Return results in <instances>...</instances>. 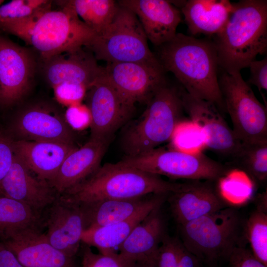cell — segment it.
Instances as JSON below:
<instances>
[{"instance_id":"obj_1","label":"cell","mask_w":267,"mask_h":267,"mask_svg":"<svg viewBox=\"0 0 267 267\" xmlns=\"http://www.w3.org/2000/svg\"><path fill=\"white\" fill-rule=\"evenodd\" d=\"M156 47L154 54L164 71L172 73L187 93L213 103L222 113L226 112L213 41L177 33L171 41Z\"/></svg>"},{"instance_id":"obj_2","label":"cell","mask_w":267,"mask_h":267,"mask_svg":"<svg viewBox=\"0 0 267 267\" xmlns=\"http://www.w3.org/2000/svg\"><path fill=\"white\" fill-rule=\"evenodd\" d=\"M213 41L219 66L226 72L248 67L267 51V0H241Z\"/></svg>"},{"instance_id":"obj_3","label":"cell","mask_w":267,"mask_h":267,"mask_svg":"<svg viewBox=\"0 0 267 267\" xmlns=\"http://www.w3.org/2000/svg\"><path fill=\"white\" fill-rule=\"evenodd\" d=\"M181 184L165 180L160 176L118 162L100 165L86 180L60 196L79 204L170 193L178 190Z\"/></svg>"},{"instance_id":"obj_4","label":"cell","mask_w":267,"mask_h":267,"mask_svg":"<svg viewBox=\"0 0 267 267\" xmlns=\"http://www.w3.org/2000/svg\"><path fill=\"white\" fill-rule=\"evenodd\" d=\"M141 117L126 130L122 147L126 157L137 156L170 141L183 118L180 91L167 83L159 88L146 104Z\"/></svg>"},{"instance_id":"obj_5","label":"cell","mask_w":267,"mask_h":267,"mask_svg":"<svg viewBox=\"0 0 267 267\" xmlns=\"http://www.w3.org/2000/svg\"><path fill=\"white\" fill-rule=\"evenodd\" d=\"M180 241L202 263L214 266L227 261L237 245L241 219L237 210L225 207L178 225Z\"/></svg>"},{"instance_id":"obj_6","label":"cell","mask_w":267,"mask_h":267,"mask_svg":"<svg viewBox=\"0 0 267 267\" xmlns=\"http://www.w3.org/2000/svg\"><path fill=\"white\" fill-rule=\"evenodd\" d=\"M147 41L135 14L118 3L111 23L86 48L97 60H104L107 63L141 62L160 65Z\"/></svg>"},{"instance_id":"obj_7","label":"cell","mask_w":267,"mask_h":267,"mask_svg":"<svg viewBox=\"0 0 267 267\" xmlns=\"http://www.w3.org/2000/svg\"><path fill=\"white\" fill-rule=\"evenodd\" d=\"M57 2L61 8L45 12L25 41L39 53L41 60L65 51L87 47L96 36L64 0Z\"/></svg>"},{"instance_id":"obj_8","label":"cell","mask_w":267,"mask_h":267,"mask_svg":"<svg viewBox=\"0 0 267 267\" xmlns=\"http://www.w3.org/2000/svg\"><path fill=\"white\" fill-rule=\"evenodd\" d=\"M122 164L173 179L216 181L227 174L230 167L202 152L189 153L171 147H157L146 153L126 157Z\"/></svg>"},{"instance_id":"obj_9","label":"cell","mask_w":267,"mask_h":267,"mask_svg":"<svg viewBox=\"0 0 267 267\" xmlns=\"http://www.w3.org/2000/svg\"><path fill=\"white\" fill-rule=\"evenodd\" d=\"M219 84L232 129L242 142L267 141V106L257 98L239 71H224Z\"/></svg>"},{"instance_id":"obj_10","label":"cell","mask_w":267,"mask_h":267,"mask_svg":"<svg viewBox=\"0 0 267 267\" xmlns=\"http://www.w3.org/2000/svg\"><path fill=\"white\" fill-rule=\"evenodd\" d=\"M37 68L34 54L0 36V106L9 107L29 91Z\"/></svg>"},{"instance_id":"obj_11","label":"cell","mask_w":267,"mask_h":267,"mask_svg":"<svg viewBox=\"0 0 267 267\" xmlns=\"http://www.w3.org/2000/svg\"><path fill=\"white\" fill-rule=\"evenodd\" d=\"M85 97L91 116L90 138L111 137L135 109V105L127 101L103 74L88 90Z\"/></svg>"},{"instance_id":"obj_12","label":"cell","mask_w":267,"mask_h":267,"mask_svg":"<svg viewBox=\"0 0 267 267\" xmlns=\"http://www.w3.org/2000/svg\"><path fill=\"white\" fill-rule=\"evenodd\" d=\"M160 65L141 62L108 63L104 77L130 103H148L156 91L167 83Z\"/></svg>"},{"instance_id":"obj_13","label":"cell","mask_w":267,"mask_h":267,"mask_svg":"<svg viewBox=\"0 0 267 267\" xmlns=\"http://www.w3.org/2000/svg\"><path fill=\"white\" fill-rule=\"evenodd\" d=\"M184 111L189 120L198 126L206 137V148L219 155L231 158L241 142L235 135L213 103L180 90Z\"/></svg>"},{"instance_id":"obj_14","label":"cell","mask_w":267,"mask_h":267,"mask_svg":"<svg viewBox=\"0 0 267 267\" xmlns=\"http://www.w3.org/2000/svg\"><path fill=\"white\" fill-rule=\"evenodd\" d=\"M189 180L170 193L167 199L178 225L213 214L225 207V201L213 180Z\"/></svg>"},{"instance_id":"obj_15","label":"cell","mask_w":267,"mask_h":267,"mask_svg":"<svg viewBox=\"0 0 267 267\" xmlns=\"http://www.w3.org/2000/svg\"><path fill=\"white\" fill-rule=\"evenodd\" d=\"M47 209L43 225L46 228L44 233L48 242L67 256L75 257L80 249L84 230L79 205L58 195Z\"/></svg>"},{"instance_id":"obj_16","label":"cell","mask_w":267,"mask_h":267,"mask_svg":"<svg viewBox=\"0 0 267 267\" xmlns=\"http://www.w3.org/2000/svg\"><path fill=\"white\" fill-rule=\"evenodd\" d=\"M42 63L44 77L52 88L70 82L82 84L89 89L104 73L93 54L84 47L58 54Z\"/></svg>"},{"instance_id":"obj_17","label":"cell","mask_w":267,"mask_h":267,"mask_svg":"<svg viewBox=\"0 0 267 267\" xmlns=\"http://www.w3.org/2000/svg\"><path fill=\"white\" fill-rule=\"evenodd\" d=\"M13 129L22 139L74 144L73 130L54 109L37 104L21 112Z\"/></svg>"},{"instance_id":"obj_18","label":"cell","mask_w":267,"mask_h":267,"mask_svg":"<svg viewBox=\"0 0 267 267\" xmlns=\"http://www.w3.org/2000/svg\"><path fill=\"white\" fill-rule=\"evenodd\" d=\"M0 193L41 214L58 195L47 182L34 176L15 154L8 172L0 182Z\"/></svg>"},{"instance_id":"obj_19","label":"cell","mask_w":267,"mask_h":267,"mask_svg":"<svg viewBox=\"0 0 267 267\" xmlns=\"http://www.w3.org/2000/svg\"><path fill=\"white\" fill-rule=\"evenodd\" d=\"M118 3L132 11L139 20L148 40L156 47L176 36L181 21L180 11L165 0H122Z\"/></svg>"},{"instance_id":"obj_20","label":"cell","mask_w":267,"mask_h":267,"mask_svg":"<svg viewBox=\"0 0 267 267\" xmlns=\"http://www.w3.org/2000/svg\"><path fill=\"white\" fill-rule=\"evenodd\" d=\"M111 138H90L67 155L49 183L58 195L86 180L98 168Z\"/></svg>"},{"instance_id":"obj_21","label":"cell","mask_w":267,"mask_h":267,"mask_svg":"<svg viewBox=\"0 0 267 267\" xmlns=\"http://www.w3.org/2000/svg\"><path fill=\"white\" fill-rule=\"evenodd\" d=\"M3 243L23 267H76L75 257L53 247L40 228L24 230Z\"/></svg>"},{"instance_id":"obj_22","label":"cell","mask_w":267,"mask_h":267,"mask_svg":"<svg viewBox=\"0 0 267 267\" xmlns=\"http://www.w3.org/2000/svg\"><path fill=\"white\" fill-rule=\"evenodd\" d=\"M169 194H151L133 198L105 199L77 204L83 216L85 230L126 220L149 206L164 204Z\"/></svg>"},{"instance_id":"obj_23","label":"cell","mask_w":267,"mask_h":267,"mask_svg":"<svg viewBox=\"0 0 267 267\" xmlns=\"http://www.w3.org/2000/svg\"><path fill=\"white\" fill-rule=\"evenodd\" d=\"M14 154L39 179L49 184L54 178L74 144L19 139L12 141Z\"/></svg>"},{"instance_id":"obj_24","label":"cell","mask_w":267,"mask_h":267,"mask_svg":"<svg viewBox=\"0 0 267 267\" xmlns=\"http://www.w3.org/2000/svg\"><path fill=\"white\" fill-rule=\"evenodd\" d=\"M162 206L151 210L132 231L118 253L134 262L155 263L158 248L167 233Z\"/></svg>"},{"instance_id":"obj_25","label":"cell","mask_w":267,"mask_h":267,"mask_svg":"<svg viewBox=\"0 0 267 267\" xmlns=\"http://www.w3.org/2000/svg\"><path fill=\"white\" fill-rule=\"evenodd\" d=\"M181 8L192 35H215L224 27L233 6L228 0H188Z\"/></svg>"},{"instance_id":"obj_26","label":"cell","mask_w":267,"mask_h":267,"mask_svg":"<svg viewBox=\"0 0 267 267\" xmlns=\"http://www.w3.org/2000/svg\"><path fill=\"white\" fill-rule=\"evenodd\" d=\"M158 203L149 206L133 217L122 222L83 230L81 242L89 247L96 248L99 253H118L135 226L153 209L162 206Z\"/></svg>"},{"instance_id":"obj_27","label":"cell","mask_w":267,"mask_h":267,"mask_svg":"<svg viewBox=\"0 0 267 267\" xmlns=\"http://www.w3.org/2000/svg\"><path fill=\"white\" fill-rule=\"evenodd\" d=\"M41 214L27 205L0 195V242L24 230L42 225Z\"/></svg>"},{"instance_id":"obj_28","label":"cell","mask_w":267,"mask_h":267,"mask_svg":"<svg viewBox=\"0 0 267 267\" xmlns=\"http://www.w3.org/2000/svg\"><path fill=\"white\" fill-rule=\"evenodd\" d=\"M72 7L81 20L96 36L101 34L111 23L118 3L113 0H64Z\"/></svg>"},{"instance_id":"obj_29","label":"cell","mask_w":267,"mask_h":267,"mask_svg":"<svg viewBox=\"0 0 267 267\" xmlns=\"http://www.w3.org/2000/svg\"><path fill=\"white\" fill-rule=\"evenodd\" d=\"M232 164L245 172L254 181L262 183L267 179V141L241 142L231 158Z\"/></svg>"},{"instance_id":"obj_30","label":"cell","mask_w":267,"mask_h":267,"mask_svg":"<svg viewBox=\"0 0 267 267\" xmlns=\"http://www.w3.org/2000/svg\"><path fill=\"white\" fill-rule=\"evenodd\" d=\"M257 208L245 222V231L252 253L267 266V200L260 198Z\"/></svg>"},{"instance_id":"obj_31","label":"cell","mask_w":267,"mask_h":267,"mask_svg":"<svg viewBox=\"0 0 267 267\" xmlns=\"http://www.w3.org/2000/svg\"><path fill=\"white\" fill-rule=\"evenodd\" d=\"M170 141V147L186 152H200L206 148V137L203 132L187 119L177 126Z\"/></svg>"},{"instance_id":"obj_32","label":"cell","mask_w":267,"mask_h":267,"mask_svg":"<svg viewBox=\"0 0 267 267\" xmlns=\"http://www.w3.org/2000/svg\"><path fill=\"white\" fill-rule=\"evenodd\" d=\"M49 1L46 0H13L0 5V26L32 15Z\"/></svg>"},{"instance_id":"obj_33","label":"cell","mask_w":267,"mask_h":267,"mask_svg":"<svg viewBox=\"0 0 267 267\" xmlns=\"http://www.w3.org/2000/svg\"><path fill=\"white\" fill-rule=\"evenodd\" d=\"M83 249L80 267H133L135 263L119 253L96 254L86 245Z\"/></svg>"},{"instance_id":"obj_34","label":"cell","mask_w":267,"mask_h":267,"mask_svg":"<svg viewBox=\"0 0 267 267\" xmlns=\"http://www.w3.org/2000/svg\"><path fill=\"white\" fill-rule=\"evenodd\" d=\"M52 89L56 101L67 107L82 103L88 90L82 84L70 82L61 83Z\"/></svg>"},{"instance_id":"obj_35","label":"cell","mask_w":267,"mask_h":267,"mask_svg":"<svg viewBox=\"0 0 267 267\" xmlns=\"http://www.w3.org/2000/svg\"><path fill=\"white\" fill-rule=\"evenodd\" d=\"M180 243L179 238L166 235L156 255L155 264L156 267H178Z\"/></svg>"},{"instance_id":"obj_36","label":"cell","mask_w":267,"mask_h":267,"mask_svg":"<svg viewBox=\"0 0 267 267\" xmlns=\"http://www.w3.org/2000/svg\"><path fill=\"white\" fill-rule=\"evenodd\" d=\"M64 117L73 130H83L90 125L89 110L87 105L82 103L67 107Z\"/></svg>"},{"instance_id":"obj_37","label":"cell","mask_w":267,"mask_h":267,"mask_svg":"<svg viewBox=\"0 0 267 267\" xmlns=\"http://www.w3.org/2000/svg\"><path fill=\"white\" fill-rule=\"evenodd\" d=\"M250 75L246 82L248 84L256 86L266 102L263 91L267 90V58L260 60H254L249 65Z\"/></svg>"},{"instance_id":"obj_38","label":"cell","mask_w":267,"mask_h":267,"mask_svg":"<svg viewBox=\"0 0 267 267\" xmlns=\"http://www.w3.org/2000/svg\"><path fill=\"white\" fill-rule=\"evenodd\" d=\"M227 261V267H267L257 260L251 252L241 246L234 248Z\"/></svg>"},{"instance_id":"obj_39","label":"cell","mask_w":267,"mask_h":267,"mask_svg":"<svg viewBox=\"0 0 267 267\" xmlns=\"http://www.w3.org/2000/svg\"><path fill=\"white\" fill-rule=\"evenodd\" d=\"M12 141L0 133V182L8 172L14 158Z\"/></svg>"},{"instance_id":"obj_40","label":"cell","mask_w":267,"mask_h":267,"mask_svg":"<svg viewBox=\"0 0 267 267\" xmlns=\"http://www.w3.org/2000/svg\"><path fill=\"white\" fill-rule=\"evenodd\" d=\"M203 263L194 254L190 252L180 241L178 267H202Z\"/></svg>"},{"instance_id":"obj_41","label":"cell","mask_w":267,"mask_h":267,"mask_svg":"<svg viewBox=\"0 0 267 267\" xmlns=\"http://www.w3.org/2000/svg\"><path fill=\"white\" fill-rule=\"evenodd\" d=\"M0 267H23L13 253L0 242Z\"/></svg>"},{"instance_id":"obj_42","label":"cell","mask_w":267,"mask_h":267,"mask_svg":"<svg viewBox=\"0 0 267 267\" xmlns=\"http://www.w3.org/2000/svg\"><path fill=\"white\" fill-rule=\"evenodd\" d=\"M133 267H156L154 263L148 261L136 262Z\"/></svg>"},{"instance_id":"obj_43","label":"cell","mask_w":267,"mask_h":267,"mask_svg":"<svg viewBox=\"0 0 267 267\" xmlns=\"http://www.w3.org/2000/svg\"><path fill=\"white\" fill-rule=\"evenodd\" d=\"M3 0H0V5H1V4L3 3Z\"/></svg>"},{"instance_id":"obj_44","label":"cell","mask_w":267,"mask_h":267,"mask_svg":"<svg viewBox=\"0 0 267 267\" xmlns=\"http://www.w3.org/2000/svg\"><path fill=\"white\" fill-rule=\"evenodd\" d=\"M0 195H2L0 193Z\"/></svg>"}]
</instances>
